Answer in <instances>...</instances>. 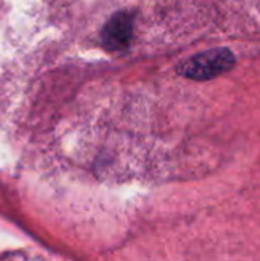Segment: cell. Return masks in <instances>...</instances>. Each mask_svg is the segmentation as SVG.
<instances>
[{
    "label": "cell",
    "mask_w": 260,
    "mask_h": 261,
    "mask_svg": "<svg viewBox=\"0 0 260 261\" xmlns=\"http://www.w3.org/2000/svg\"><path fill=\"white\" fill-rule=\"evenodd\" d=\"M130 37H132V17L126 12L115 14L104 26L101 34L103 44L112 50L124 49L129 44Z\"/></svg>",
    "instance_id": "obj_2"
},
{
    "label": "cell",
    "mask_w": 260,
    "mask_h": 261,
    "mask_svg": "<svg viewBox=\"0 0 260 261\" xmlns=\"http://www.w3.org/2000/svg\"><path fill=\"white\" fill-rule=\"evenodd\" d=\"M233 66V52L225 47H218L184 61L178 67V72L192 80H210L230 70Z\"/></svg>",
    "instance_id": "obj_1"
}]
</instances>
